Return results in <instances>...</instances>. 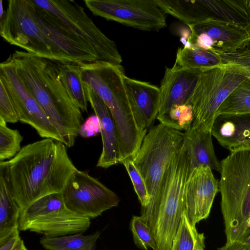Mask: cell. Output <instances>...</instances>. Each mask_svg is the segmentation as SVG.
<instances>
[{
  "mask_svg": "<svg viewBox=\"0 0 250 250\" xmlns=\"http://www.w3.org/2000/svg\"><path fill=\"white\" fill-rule=\"evenodd\" d=\"M0 34L10 44L51 60L76 63L99 61L90 46L33 0H8L0 20Z\"/></svg>",
  "mask_w": 250,
  "mask_h": 250,
  "instance_id": "1",
  "label": "cell"
},
{
  "mask_svg": "<svg viewBox=\"0 0 250 250\" xmlns=\"http://www.w3.org/2000/svg\"><path fill=\"white\" fill-rule=\"evenodd\" d=\"M66 147L60 141L44 138L24 146L5 161L12 194L21 210L42 197L62 192L77 169Z\"/></svg>",
  "mask_w": 250,
  "mask_h": 250,
  "instance_id": "2",
  "label": "cell"
},
{
  "mask_svg": "<svg viewBox=\"0 0 250 250\" xmlns=\"http://www.w3.org/2000/svg\"><path fill=\"white\" fill-rule=\"evenodd\" d=\"M10 56L18 75L56 128L62 143L73 146L83 118L60 80L57 61L24 51L15 50Z\"/></svg>",
  "mask_w": 250,
  "mask_h": 250,
  "instance_id": "3",
  "label": "cell"
},
{
  "mask_svg": "<svg viewBox=\"0 0 250 250\" xmlns=\"http://www.w3.org/2000/svg\"><path fill=\"white\" fill-rule=\"evenodd\" d=\"M78 64L83 83L101 98L111 113L117 129L120 163L133 159L148 131L140 129L135 119L124 84L123 67L101 61Z\"/></svg>",
  "mask_w": 250,
  "mask_h": 250,
  "instance_id": "4",
  "label": "cell"
},
{
  "mask_svg": "<svg viewBox=\"0 0 250 250\" xmlns=\"http://www.w3.org/2000/svg\"><path fill=\"white\" fill-rule=\"evenodd\" d=\"M219 189L227 242L243 240L250 233V149L230 152L220 161Z\"/></svg>",
  "mask_w": 250,
  "mask_h": 250,
  "instance_id": "5",
  "label": "cell"
},
{
  "mask_svg": "<svg viewBox=\"0 0 250 250\" xmlns=\"http://www.w3.org/2000/svg\"><path fill=\"white\" fill-rule=\"evenodd\" d=\"M190 171L183 143L168 164L157 204L147 224L153 238V250H170L184 210L186 184Z\"/></svg>",
  "mask_w": 250,
  "mask_h": 250,
  "instance_id": "6",
  "label": "cell"
},
{
  "mask_svg": "<svg viewBox=\"0 0 250 250\" xmlns=\"http://www.w3.org/2000/svg\"><path fill=\"white\" fill-rule=\"evenodd\" d=\"M184 132L159 123L149 128L134 157V163L146 183L150 200L141 208V216L147 224L157 204L166 170L183 143Z\"/></svg>",
  "mask_w": 250,
  "mask_h": 250,
  "instance_id": "7",
  "label": "cell"
},
{
  "mask_svg": "<svg viewBox=\"0 0 250 250\" xmlns=\"http://www.w3.org/2000/svg\"><path fill=\"white\" fill-rule=\"evenodd\" d=\"M250 78L244 66L224 62L206 68L199 75L188 104L192 106V127L211 131L221 104L240 84Z\"/></svg>",
  "mask_w": 250,
  "mask_h": 250,
  "instance_id": "8",
  "label": "cell"
},
{
  "mask_svg": "<svg viewBox=\"0 0 250 250\" xmlns=\"http://www.w3.org/2000/svg\"><path fill=\"white\" fill-rule=\"evenodd\" d=\"M90 219L69 209L62 193L46 195L21 210L18 229L55 237L85 232Z\"/></svg>",
  "mask_w": 250,
  "mask_h": 250,
  "instance_id": "9",
  "label": "cell"
},
{
  "mask_svg": "<svg viewBox=\"0 0 250 250\" xmlns=\"http://www.w3.org/2000/svg\"><path fill=\"white\" fill-rule=\"evenodd\" d=\"M53 16L66 30L90 46L99 61L120 65L122 57L114 41L96 26L84 8L72 0H33Z\"/></svg>",
  "mask_w": 250,
  "mask_h": 250,
  "instance_id": "10",
  "label": "cell"
},
{
  "mask_svg": "<svg viewBox=\"0 0 250 250\" xmlns=\"http://www.w3.org/2000/svg\"><path fill=\"white\" fill-rule=\"evenodd\" d=\"M95 16L147 31L167 26L165 14L154 0H84Z\"/></svg>",
  "mask_w": 250,
  "mask_h": 250,
  "instance_id": "11",
  "label": "cell"
},
{
  "mask_svg": "<svg viewBox=\"0 0 250 250\" xmlns=\"http://www.w3.org/2000/svg\"><path fill=\"white\" fill-rule=\"evenodd\" d=\"M66 207L73 211L94 218L118 206L119 196L88 171L77 169L62 192Z\"/></svg>",
  "mask_w": 250,
  "mask_h": 250,
  "instance_id": "12",
  "label": "cell"
},
{
  "mask_svg": "<svg viewBox=\"0 0 250 250\" xmlns=\"http://www.w3.org/2000/svg\"><path fill=\"white\" fill-rule=\"evenodd\" d=\"M0 78L7 86L19 121L30 125L43 138L62 142L56 128L18 75L10 55L0 64Z\"/></svg>",
  "mask_w": 250,
  "mask_h": 250,
  "instance_id": "13",
  "label": "cell"
},
{
  "mask_svg": "<svg viewBox=\"0 0 250 250\" xmlns=\"http://www.w3.org/2000/svg\"><path fill=\"white\" fill-rule=\"evenodd\" d=\"M218 192L219 181L209 167L191 169L186 184L184 211L192 226L208 217Z\"/></svg>",
  "mask_w": 250,
  "mask_h": 250,
  "instance_id": "14",
  "label": "cell"
},
{
  "mask_svg": "<svg viewBox=\"0 0 250 250\" xmlns=\"http://www.w3.org/2000/svg\"><path fill=\"white\" fill-rule=\"evenodd\" d=\"M205 68H184L175 64L171 67H166L160 87L157 117L166 113L174 105L189 104L198 77Z\"/></svg>",
  "mask_w": 250,
  "mask_h": 250,
  "instance_id": "15",
  "label": "cell"
},
{
  "mask_svg": "<svg viewBox=\"0 0 250 250\" xmlns=\"http://www.w3.org/2000/svg\"><path fill=\"white\" fill-rule=\"evenodd\" d=\"M188 26L192 36L204 33L210 36L214 42L211 50L220 52L235 51L250 41V25L209 17Z\"/></svg>",
  "mask_w": 250,
  "mask_h": 250,
  "instance_id": "16",
  "label": "cell"
},
{
  "mask_svg": "<svg viewBox=\"0 0 250 250\" xmlns=\"http://www.w3.org/2000/svg\"><path fill=\"white\" fill-rule=\"evenodd\" d=\"M124 84L136 122L140 129L153 126L158 114L160 87L149 83L131 79L125 75Z\"/></svg>",
  "mask_w": 250,
  "mask_h": 250,
  "instance_id": "17",
  "label": "cell"
},
{
  "mask_svg": "<svg viewBox=\"0 0 250 250\" xmlns=\"http://www.w3.org/2000/svg\"><path fill=\"white\" fill-rule=\"evenodd\" d=\"M84 84L88 102L99 119L102 140V151L96 166L107 168L120 162L116 125L105 104L90 87Z\"/></svg>",
  "mask_w": 250,
  "mask_h": 250,
  "instance_id": "18",
  "label": "cell"
},
{
  "mask_svg": "<svg viewBox=\"0 0 250 250\" xmlns=\"http://www.w3.org/2000/svg\"><path fill=\"white\" fill-rule=\"evenodd\" d=\"M211 131L192 127L184 132L183 144L189 157L191 169L203 166L220 172L221 163L216 156Z\"/></svg>",
  "mask_w": 250,
  "mask_h": 250,
  "instance_id": "19",
  "label": "cell"
},
{
  "mask_svg": "<svg viewBox=\"0 0 250 250\" xmlns=\"http://www.w3.org/2000/svg\"><path fill=\"white\" fill-rule=\"evenodd\" d=\"M211 134L223 147L250 141V114L219 115L213 123Z\"/></svg>",
  "mask_w": 250,
  "mask_h": 250,
  "instance_id": "20",
  "label": "cell"
},
{
  "mask_svg": "<svg viewBox=\"0 0 250 250\" xmlns=\"http://www.w3.org/2000/svg\"><path fill=\"white\" fill-rule=\"evenodd\" d=\"M21 211L12 194L7 165L0 162V237L18 229Z\"/></svg>",
  "mask_w": 250,
  "mask_h": 250,
  "instance_id": "21",
  "label": "cell"
},
{
  "mask_svg": "<svg viewBox=\"0 0 250 250\" xmlns=\"http://www.w3.org/2000/svg\"><path fill=\"white\" fill-rule=\"evenodd\" d=\"M208 17L250 25V0H203Z\"/></svg>",
  "mask_w": 250,
  "mask_h": 250,
  "instance_id": "22",
  "label": "cell"
},
{
  "mask_svg": "<svg viewBox=\"0 0 250 250\" xmlns=\"http://www.w3.org/2000/svg\"><path fill=\"white\" fill-rule=\"evenodd\" d=\"M60 78L74 103L83 112H87L88 100L82 70L78 63L57 61Z\"/></svg>",
  "mask_w": 250,
  "mask_h": 250,
  "instance_id": "23",
  "label": "cell"
},
{
  "mask_svg": "<svg viewBox=\"0 0 250 250\" xmlns=\"http://www.w3.org/2000/svg\"><path fill=\"white\" fill-rule=\"evenodd\" d=\"M101 232L83 235L82 233L62 236L42 237L40 243L46 250H95Z\"/></svg>",
  "mask_w": 250,
  "mask_h": 250,
  "instance_id": "24",
  "label": "cell"
},
{
  "mask_svg": "<svg viewBox=\"0 0 250 250\" xmlns=\"http://www.w3.org/2000/svg\"><path fill=\"white\" fill-rule=\"evenodd\" d=\"M222 62L221 59L211 50H205L195 46L191 49L179 48L174 64L184 68H201Z\"/></svg>",
  "mask_w": 250,
  "mask_h": 250,
  "instance_id": "25",
  "label": "cell"
},
{
  "mask_svg": "<svg viewBox=\"0 0 250 250\" xmlns=\"http://www.w3.org/2000/svg\"><path fill=\"white\" fill-rule=\"evenodd\" d=\"M250 114V80L237 86L219 107L216 117L219 115Z\"/></svg>",
  "mask_w": 250,
  "mask_h": 250,
  "instance_id": "26",
  "label": "cell"
},
{
  "mask_svg": "<svg viewBox=\"0 0 250 250\" xmlns=\"http://www.w3.org/2000/svg\"><path fill=\"white\" fill-rule=\"evenodd\" d=\"M157 119L165 126L179 131L188 130L191 126L193 111L191 104L176 105Z\"/></svg>",
  "mask_w": 250,
  "mask_h": 250,
  "instance_id": "27",
  "label": "cell"
},
{
  "mask_svg": "<svg viewBox=\"0 0 250 250\" xmlns=\"http://www.w3.org/2000/svg\"><path fill=\"white\" fill-rule=\"evenodd\" d=\"M23 137L17 129H11L0 119V162L10 160L21 149Z\"/></svg>",
  "mask_w": 250,
  "mask_h": 250,
  "instance_id": "28",
  "label": "cell"
},
{
  "mask_svg": "<svg viewBox=\"0 0 250 250\" xmlns=\"http://www.w3.org/2000/svg\"><path fill=\"white\" fill-rule=\"evenodd\" d=\"M200 233L192 226L183 211L170 250H194Z\"/></svg>",
  "mask_w": 250,
  "mask_h": 250,
  "instance_id": "29",
  "label": "cell"
},
{
  "mask_svg": "<svg viewBox=\"0 0 250 250\" xmlns=\"http://www.w3.org/2000/svg\"><path fill=\"white\" fill-rule=\"evenodd\" d=\"M134 242L143 250L154 249V243L150 229L141 216L133 215L130 223Z\"/></svg>",
  "mask_w": 250,
  "mask_h": 250,
  "instance_id": "30",
  "label": "cell"
},
{
  "mask_svg": "<svg viewBox=\"0 0 250 250\" xmlns=\"http://www.w3.org/2000/svg\"><path fill=\"white\" fill-rule=\"evenodd\" d=\"M121 164L124 166L130 177L134 190L141 203V208H145L149 204L150 198L144 179L137 169L132 159H124Z\"/></svg>",
  "mask_w": 250,
  "mask_h": 250,
  "instance_id": "31",
  "label": "cell"
},
{
  "mask_svg": "<svg viewBox=\"0 0 250 250\" xmlns=\"http://www.w3.org/2000/svg\"><path fill=\"white\" fill-rule=\"evenodd\" d=\"M0 119L6 123H16L19 118L7 86L0 78Z\"/></svg>",
  "mask_w": 250,
  "mask_h": 250,
  "instance_id": "32",
  "label": "cell"
},
{
  "mask_svg": "<svg viewBox=\"0 0 250 250\" xmlns=\"http://www.w3.org/2000/svg\"><path fill=\"white\" fill-rule=\"evenodd\" d=\"M224 62H232L246 68L250 73V41L242 48L232 52L223 53L210 50ZM250 80V78L249 79Z\"/></svg>",
  "mask_w": 250,
  "mask_h": 250,
  "instance_id": "33",
  "label": "cell"
},
{
  "mask_svg": "<svg viewBox=\"0 0 250 250\" xmlns=\"http://www.w3.org/2000/svg\"><path fill=\"white\" fill-rule=\"evenodd\" d=\"M100 132L99 121L95 115L89 117L83 123L79 130V135L84 138H88Z\"/></svg>",
  "mask_w": 250,
  "mask_h": 250,
  "instance_id": "34",
  "label": "cell"
},
{
  "mask_svg": "<svg viewBox=\"0 0 250 250\" xmlns=\"http://www.w3.org/2000/svg\"><path fill=\"white\" fill-rule=\"evenodd\" d=\"M21 240L20 230L14 229L0 237V250H13Z\"/></svg>",
  "mask_w": 250,
  "mask_h": 250,
  "instance_id": "35",
  "label": "cell"
},
{
  "mask_svg": "<svg viewBox=\"0 0 250 250\" xmlns=\"http://www.w3.org/2000/svg\"><path fill=\"white\" fill-rule=\"evenodd\" d=\"M192 43L194 45L205 50H210L213 48L214 42L210 36L202 33L192 36Z\"/></svg>",
  "mask_w": 250,
  "mask_h": 250,
  "instance_id": "36",
  "label": "cell"
},
{
  "mask_svg": "<svg viewBox=\"0 0 250 250\" xmlns=\"http://www.w3.org/2000/svg\"><path fill=\"white\" fill-rule=\"evenodd\" d=\"M218 250H250V233L243 240L231 244H225Z\"/></svg>",
  "mask_w": 250,
  "mask_h": 250,
  "instance_id": "37",
  "label": "cell"
},
{
  "mask_svg": "<svg viewBox=\"0 0 250 250\" xmlns=\"http://www.w3.org/2000/svg\"><path fill=\"white\" fill-rule=\"evenodd\" d=\"M180 41L185 48L191 49L195 46L192 43V34L189 28L182 29L180 32Z\"/></svg>",
  "mask_w": 250,
  "mask_h": 250,
  "instance_id": "38",
  "label": "cell"
},
{
  "mask_svg": "<svg viewBox=\"0 0 250 250\" xmlns=\"http://www.w3.org/2000/svg\"><path fill=\"white\" fill-rule=\"evenodd\" d=\"M205 237L203 233H200L194 250H205Z\"/></svg>",
  "mask_w": 250,
  "mask_h": 250,
  "instance_id": "39",
  "label": "cell"
},
{
  "mask_svg": "<svg viewBox=\"0 0 250 250\" xmlns=\"http://www.w3.org/2000/svg\"><path fill=\"white\" fill-rule=\"evenodd\" d=\"M13 250H29L25 247L24 242L22 240L20 241L18 244L16 246V247L14 248Z\"/></svg>",
  "mask_w": 250,
  "mask_h": 250,
  "instance_id": "40",
  "label": "cell"
},
{
  "mask_svg": "<svg viewBox=\"0 0 250 250\" xmlns=\"http://www.w3.org/2000/svg\"><path fill=\"white\" fill-rule=\"evenodd\" d=\"M5 13V11H4L3 5H2V0H0V20L2 19L3 16L4 15Z\"/></svg>",
  "mask_w": 250,
  "mask_h": 250,
  "instance_id": "41",
  "label": "cell"
},
{
  "mask_svg": "<svg viewBox=\"0 0 250 250\" xmlns=\"http://www.w3.org/2000/svg\"><path fill=\"white\" fill-rule=\"evenodd\" d=\"M247 226L250 229V217L249 218L247 221Z\"/></svg>",
  "mask_w": 250,
  "mask_h": 250,
  "instance_id": "42",
  "label": "cell"
}]
</instances>
